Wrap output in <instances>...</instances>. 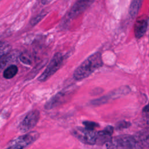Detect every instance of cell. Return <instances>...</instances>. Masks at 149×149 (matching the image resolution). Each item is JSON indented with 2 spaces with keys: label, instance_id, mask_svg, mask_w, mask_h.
Instances as JSON below:
<instances>
[{
  "label": "cell",
  "instance_id": "ac0fdd59",
  "mask_svg": "<svg viewBox=\"0 0 149 149\" xmlns=\"http://www.w3.org/2000/svg\"><path fill=\"white\" fill-rule=\"evenodd\" d=\"M131 124L130 122L125 121V120H122V121H120L119 122H118L116 124V126L115 128L117 130H121V129H123L125 128H127L129 126H130Z\"/></svg>",
  "mask_w": 149,
  "mask_h": 149
},
{
  "label": "cell",
  "instance_id": "30bf717a",
  "mask_svg": "<svg viewBox=\"0 0 149 149\" xmlns=\"http://www.w3.org/2000/svg\"><path fill=\"white\" fill-rule=\"evenodd\" d=\"M134 136L136 140L138 148L149 147V129L141 130Z\"/></svg>",
  "mask_w": 149,
  "mask_h": 149
},
{
  "label": "cell",
  "instance_id": "ba28073f",
  "mask_svg": "<svg viewBox=\"0 0 149 149\" xmlns=\"http://www.w3.org/2000/svg\"><path fill=\"white\" fill-rule=\"evenodd\" d=\"M94 0H78L72 6L68 16L70 19H73L83 13Z\"/></svg>",
  "mask_w": 149,
  "mask_h": 149
},
{
  "label": "cell",
  "instance_id": "6da1fadb",
  "mask_svg": "<svg viewBox=\"0 0 149 149\" xmlns=\"http://www.w3.org/2000/svg\"><path fill=\"white\" fill-rule=\"evenodd\" d=\"M103 62L100 52H97L88 56L77 69L73 73V77L77 80H83L90 74L95 70L102 66Z\"/></svg>",
  "mask_w": 149,
  "mask_h": 149
},
{
  "label": "cell",
  "instance_id": "44dd1931",
  "mask_svg": "<svg viewBox=\"0 0 149 149\" xmlns=\"http://www.w3.org/2000/svg\"><path fill=\"white\" fill-rule=\"evenodd\" d=\"M143 112H149V102L147 105H146L143 109Z\"/></svg>",
  "mask_w": 149,
  "mask_h": 149
},
{
  "label": "cell",
  "instance_id": "8992f818",
  "mask_svg": "<svg viewBox=\"0 0 149 149\" xmlns=\"http://www.w3.org/2000/svg\"><path fill=\"white\" fill-rule=\"evenodd\" d=\"M130 91V88L128 86H125L120 87L117 89H115L109 93V94L101 97L99 99L95 100L92 101V104L94 105H100L104 103H107L109 101H112L120 97L124 96L128 94Z\"/></svg>",
  "mask_w": 149,
  "mask_h": 149
},
{
  "label": "cell",
  "instance_id": "5b68a950",
  "mask_svg": "<svg viewBox=\"0 0 149 149\" xmlns=\"http://www.w3.org/2000/svg\"><path fill=\"white\" fill-rule=\"evenodd\" d=\"M72 134L86 144L94 145L96 144L97 133L93 129H89L86 127H76L72 130Z\"/></svg>",
  "mask_w": 149,
  "mask_h": 149
},
{
  "label": "cell",
  "instance_id": "5bb4252c",
  "mask_svg": "<svg viewBox=\"0 0 149 149\" xmlns=\"http://www.w3.org/2000/svg\"><path fill=\"white\" fill-rule=\"evenodd\" d=\"M18 71V68L16 65H12L8 66L3 71V76L6 79H10L16 76Z\"/></svg>",
  "mask_w": 149,
  "mask_h": 149
},
{
  "label": "cell",
  "instance_id": "4fadbf2b",
  "mask_svg": "<svg viewBox=\"0 0 149 149\" xmlns=\"http://www.w3.org/2000/svg\"><path fill=\"white\" fill-rule=\"evenodd\" d=\"M143 0H132L130 3L129 13L131 17H134L138 14Z\"/></svg>",
  "mask_w": 149,
  "mask_h": 149
},
{
  "label": "cell",
  "instance_id": "7a4b0ae2",
  "mask_svg": "<svg viewBox=\"0 0 149 149\" xmlns=\"http://www.w3.org/2000/svg\"><path fill=\"white\" fill-rule=\"evenodd\" d=\"M106 144L109 148H138L134 136L127 134L115 137Z\"/></svg>",
  "mask_w": 149,
  "mask_h": 149
},
{
  "label": "cell",
  "instance_id": "9c48e42d",
  "mask_svg": "<svg viewBox=\"0 0 149 149\" xmlns=\"http://www.w3.org/2000/svg\"><path fill=\"white\" fill-rule=\"evenodd\" d=\"M113 128L111 126H107L104 130L97 133V138L96 144L98 145H103L106 144L112 139Z\"/></svg>",
  "mask_w": 149,
  "mask_h": 149
},
{
  "label": "cell",
  "instance_id": "ffe728a7",
  "mask_svg": "<svg viewBox=\"0 0 149 149\" xmlns=\"http://www.w3.org/2000/svg\"><path fill=\"white\" fill-rule=\"evenodd\" d=\"M83 125L86 126V128L89 129H93L94 130V128L98 126V124L91 121H85L83 122Z\"/></svg>",
  "mask_w": 149,
  "mask_h": 149
},
{
  "label": "cell",
  "instance_id": "7402d4cb",
  "mask_svg": "<svg viewBox=\"0 0 149 149\" xmlns=\"http://www.w3.org/2000/svg\"><path fill=\"white\" fill-rule=\"evenodd\" d=\"M52 0H41V2L44 5H47L49 2H51Z\"/></svg>",
  "mask_w": 149,
  "mask_h": 149
},
{
  "label": "cell",
  "instance_id": "e0dca14e",
  "mask_svg": "<svg viewBox=\"0 0 149 149\" xmlns=\"http://www.w3.org/2000/svg\"><path fill=\"white\" fill-rule=\"evenodd\" d=\"M19 58L21 62L26 65H30L32 63V58L30 55L27 52H23L20 56Z\"/></svg>",
  "mask_w": 149,
  "mask_h": 149
},
{
  "label": "cell",
  "instance_id": "7c38bea8",
  "mask_svg": "<svg viewBox=\"0 0 149 149\" xmlns=\"http://www.w3.org/2000/svg\"><path fill=\"white\" fill-rule=\"evenodd\" d=\"M148 23L145 19L138 20L134 24V35L137 38L142 37L146 33L147 29Z\"/></svg>",
  "mask_w": 149,
  "mask_h": 149
},
{
  "label": "cell",
  "instance_id": "2e32d148",
  "mask_svg": "<svg viewBox=\"0 0 149 149\" xmlns=\"http://www.w3.org/2000/svg\"><path fill=\"white\" fill-rule=\"evenodd\" d=\"M11 49L10 45L4 41H0V58L10 52Z\"/></svg>",
  "mask_w": 149,
  "mask_h": 149
},
{
  "label": "cell",
  "instance_id": "3957f363",
  "mask_svg": "<svg viewBox=\"0 0 149 149\" xmlns=\"http://www.w3.org/2000/svg\"><path fill=\"white\" fill-rule=\"evenodd\" d=\"M40 134L37 132H31L24 135L19 136L8 143V148L19 149L23 148L31 144L39 137Z\"/></svg>",
  "mask_w": 149,
  "mask_h": 149
},
{
  "label": "cell",
  "instance_id": "d6986e66",
  "mask_svg": "<svg viewBox=\"0 0 149 149\" xmlns=\"http://www.w3.org/2000/svg\"><path fill=\"white\" fill-rule=\"evenodd\" d=\"M46 15L45 13L44 12H41V13L38 14V15H37L36 17H34V18H33L31 20V24L32 25H35L37 23H38Z\"/></svg>",
  "mask_w": 149,
  "mask_h": 149
},
{
  "label": "cell",
  "instance_id": "52a82bcc",
  "mask_svg": "<svg viewBox=\"0 0 149 149\" xmlns=\"http://www.w3.org/2000/svg\"><path fill=\"white\" fill-rule=\"evenodd\" d=\"M40 119V112L34 110L28 113L19 125V130L22 132H27L31 130L38 123Z\"/></svg>",
  "mask_w": 149,
  "mask_h": 149
},
{
  "label": "cell",
  "instance_id": "8fae6325",
  "mask_svg": "<svg viewBox=\"0 0 149 149\" xmlns=\"http://www.w3.org/2000/svg\"><path fill=\"white\" fill-rule=\"evenodd\" d=\"M70 93H68V92H60L58 93L55 96H54L49 101H48L45 107L47 109H51L54 108V107L61 104L62 102L65 101V100L68 97V95Z\"/></svg>",
  "mask_w": 149,
  "mask_h": 149
},
{
  "label": "cell",
  "instance_id": "603a6c76",
  "mask_svg": "<svg viewBox=\"0 0 149 149\" xmlns=\"http://www.w3.org/2000/svg\"><path fill=\"white\" fill-rule=\"evenodd\" d=\"M144 120H145L146 123H147V125L149 126V115L146 116V119H145Z\"/></svg>",
  "mask_w": 149,
  "mask_h": 149
},
{
  "label": "cell",
  "instance_id": "9a60e30c",
  "mask_svg": "<svg viewBox=\"0 0 149 149\" xmlns=\"http://www.w3.org/2000/svg\"><path fill=\"white\" fill-rule=\"evenodd\" d=\"M16 54H12L10 52L5 55V56L1 57L0 58V71L9 63L10 62H13L15 57L16 56Z\"/></svg>",
  "mask_w": 149,
  "mask_h": 149
},
{
  "label": "cell",
  "instance_id": "277c9868",
  "mask_svg": "<svg viewBox=\"0 0 149 149\" xmlns=\"http://www.w3.org/2000/svg\"><path fill=\"white\" fill-rule=\"evenodd\" d=\"M63 55L61 53H56L38 80L40 81H44L51 77L60 68L63 63Z\"/></svg>",
  "mask_w": 149,
  "mask_h": 149
}]
</instances>
